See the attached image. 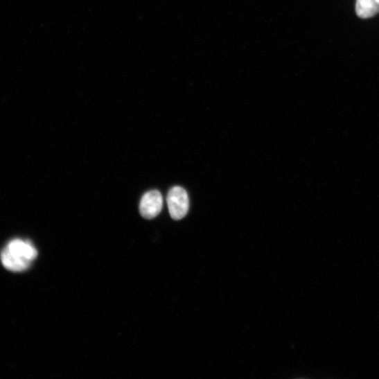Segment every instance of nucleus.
<instances>
[{"label": "nucleus", "instance_id": "nucleus-1", "mask_svg": "<svg viewBox=\"0 0 379 379\" xmlns=\"http://www.w3.org/2000/svg\"><path fill=\"white\" fill-rule=\"evenodd\" d=\"M37 250L29 241L15 239L10 241L1 253L3 265L10 272H25L37 256Z\"/></svg>", "mask_w": 379, "mask_h": 379}, {"label": "nucleus", "instance_id": "nucleus-2", "mask_svg": "<svg viewBox=\"0 0 379 379\" xmlns=\"http://www.w3.org/2000/svg\"><path fill=\"white\" fill-rule=\"evenodd\" d=\"M167 202L173 220H181L185 218L189 209V198L184 188L180 186L171 188L168 195Z\"/></svg>", "mask_w": 379, "mask_h": 379}, {"label": "nucleus", "instance_id": "nucleus-3", "mask_svg": "<svg viewBox=\"0 0 379 379\" xmlns=\"http://www.w3.org/2000/svg\"><path fill=\"white\" fill-rule=\"evenodd\" d=\"M164 206V199L161 193L157 190L147 192L142 197L139 211L143 218L152 220L161 212Z\"/></svg>", "mask_w": 379, "mask_h": 379}, {"label": "nucleus", "instance_id": "nucleus-4", "mask_svg": "<svg viewBox=\"0 0 379 379\" xmlns=\"http://www.w3.org/2000/svg\"><path fill=\"white\" fill-rule=\"evenodd\" d=\"M355 12L361 19H369L379 12V4L376 0H357Z\"/></svg>", "mask_w": 379, "mask_h": 379}, {"label": "nucleus", "instance_id": "nucleus-5", "mask_svg": "<svg viewBox=\"0 0 379 379\" xmlns=\"http://www.w3.org/2000/svg\"><path fill=\"white\" fill-rule=\"evenodd\" d=\"M376 1H377V2L378 3V4H379V0H376Z\"/></svg>", "mask_w": 379, "mask_h": 379}]
</instances>
